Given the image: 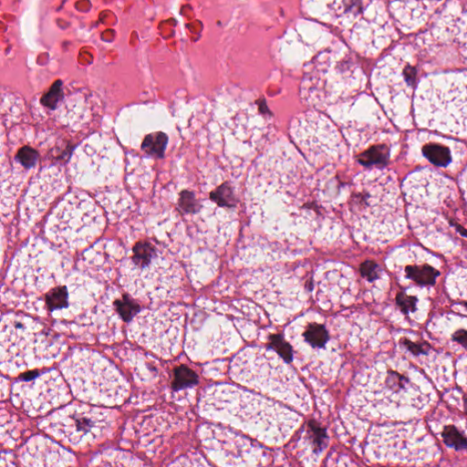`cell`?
Here are the masks:
<instances>
[{
	"label": "cell",
	"instance_id": "cell-31",
	"mask_svg": "<svg viewBox=\"0 0 467 467\" xmlns=\"http://www.w3.org/2000/svg\"><path fill=\"white\" fill-rule=\"evenodd\" d=\"M304 341L312 348H323L328 343L329 335L322 323L309 322L303 331Z\"/></svg>",
	"mask_w": 467,
	"mask_h": 467
},
{
	"label": "cell",
	"instance_id": "cell-29",
	"mask_svg": "<svg viewBox=\"0 0 467 467\" xmlns=\"http://www.w3.org/2000/svg\"><path fill=\"white\" fill-rule=\"evenodd\" d=\"M90 464L94 465H142L133 455L121 451L107 450L96 456Z\"/></svg>",
	"mask_w": 467,
	"mask_h": 467
},
{
	"label": "cell",
	"instance_id": "cell-42",
	"mask_svg": "<svg viewBox=\"0 0 467 467\" xmlns=\"http://www.w3.org/2000/svg\"><path fill=\"white\" fill-rule=\"evenodd\" d=\"M362 275L369 281L379 277V268L373 262H366L361 265Z\"/></svg>",
	"mask_w": 467,
	"mask_h": 467
},
{
	"label": "cell",
	"instance_id": "cell-13",
	"mask_svg": "<svg viewBox=\"0 0 467 467\" xmlns=\"http://www.w3.org/2000/svg\"><path fill=\"white\" fill-rule=\"evenodd\" d=\"M416 62L411 47L399 45L377 63L371 76L373 92L383 109L397 125L404 128L411 125Z\"/></svg>",
	"mask_w": 467,
	"mask_h": 467
},
{
	"label": "cell",
	"instance_id": "cell-1",
	"mask_svg": "<svg viewBox=\"0 0 467 467\" xmlns=\"http://www.w3.org/2000/svg\"><path fill=\"white\" fill-rule=\"evenodd\" d=\"M246 202L253 223L282 241L310 238L323 219L308 171L289 145L277 144L257 161L247 181Z\"/></svg>",
	"mask_w": 467,
	"mask_h": 467
},
{
	"label": "cell",
	"instance_id": "cell-38",
	"mask_svg": "<svg viewBox=\"0 0 467 467\" xmlns=\"http://www.w3.org/2000/svg\"><path fill=\"white\" fill-rule=\"evenodd\" d=\"M118 314L124 319L130 320L138 311V306L129 298L118 299L116 301Z\"/></svg>",
	"mask_w": 467,
	"mask_h": 467
},
{
	"label": "cell",
	"instance_id": "cell-47",
	"mask_svg": "<svg viewBox=\"0 0 467 467\" xmlns=\"http://www.w3.org/2000/svg\"><path fill=\"white\" fill-rule=\"evenodd\" d=\"M466 306H467V304H466Z\"/></svg>",
	"mask_w": 467,
	"mask_h": 467
},
{
	"label": "cell",
	"instance_id": "cell-21",
	"mask_svg": "<svg viewBox=\"0 0 467 467\" xmlns=\"http://www.w3.org/2000/svg\"><path fill=\"white\" fill-rule=\"evenodd\" d=\"M69 399L68 389L55 369L18 381L12 389L14 404L30 416L45 414Z\"/></svg>",
	"mask_w": 467,
	"mask_h": 467
},
{
	"label": "cell",
	"instance_id": "cell-25",
	"mask_svg": "<svg viewBox=\"0 0 467 467\" xmlns=\"http://www.w3.org/2000/svg\"><path fill=\"white\" fill-rule=\"evenodd\" d=\"M314 281L317 295L332 304L348 302L355 292V275L349 267L342 264L320 265Z\"/></svg>",
	"mask_w": 467,
	"mask_h": 467
},
{
	"label": "cell",
	"instance_id": "cell-33",
	"mask_svg": "<svg viewBox=\"0 0 467 467\" xmlns=\"http://www.w3.org/2000/svg\"><path fill=\"white\" fill-rule=\"evenodd\" d=\"M447 287L451 296L467 297V267L453 269L447 278Z\"/></svg>",
	"mask_w": 467,
	"mask_h": 467
},
{
	"label": "cell",
	"instance_id": "cell-45",
	"mask_svg": "<svg viewBox=\"0 0 467 467\" xmlns=\"http://www.w3.org/2000/svg\"><path fill=\"white\" fill-rule=\"evenodd\" d=\"M463 54L467 61V20H465L464 31H463Z\"/></svg>",
	"mask_w": 467,
	"mask_h": 467
},
{
	"label": "cell",
	"instance_id": "cell-22",
	"mask_svg": "<svg viewBox=\"0 0 467 467\" xmlns=\"http://www.w3.org/2000/svg\"><path fill=\"white\" fill-rule=\"evenodd\" d=\"M201 441L207 454L221 465H262L266 463L265 451L250 440L227 429L204 425Z\"/></svg>",
	"mask_w": 467,
	"mask_h": 467
},
{
	"label": "cell",
	"instance_id": "cell-3",
	"mask_svg": "<svg viewBox=\"0 0 467 467\" xmlns=\"http://www.w3.org/2000/svg\"><path fill=\"white\" fill-rule=\"evenodd\" d=\"M344 214L354 237L370 245L392 242L406 229L399 186L384 170L367 171L354 179Z\"/></svg>",
	"mask_w": 467,
	"mask_h": 467
},
{
	"label": "cell",
	"instance_id": "cell-30",
	"mask_svg": "<svg viewBox=\"0 0 467 467\" xmlns=\"http://www.w3.org/2000/svg\"><path fill=\"white\" fill-rule=\"evenodd\" d=\"M422 152L431 162L439 166L445 167L452 161L451 148L443 142H428L423 146Z\"/></svg>",
	"mask_w": 467,
	"mask_h": 467
},
{
	"label": "cell",
	"instance_id": "cell-18",
	"mask_svg": "<svg viewBox=\"0 0 467 467\" xmlns=\"http://www.w3.org/2000/svg\"><path fill=\"white\" fill-rule=\"evenodd\" d=\"M183 314L180 307L164 306L138 314L128 328L129 337L163 358L175 355L182 339Z\"/></svg>",
	"mask_w": 467,
	"mask_h": 467
},
{
	"label": "cell",
	"instance_id": "cell-41",
	"mask_svg": "<svg viewBox=\"0 0 467 467\" xmlns=\"http://www.w3.org/2000/svg\"><path fill=\"white\" fill-rule=\"evenodd\" d=\"M397 302L400 305L402 311L405 313L412 312L415 310L416 299L414 297L400 293L397 296Z\"/></svg>",
	"mask_w": 467,
	"mask_h": 467
},
{
	"label": "cell",
	"instance_id": "cell-34",
	"mask_svg": "<svg viewBox=\"0 0 467 467\" xmlns=\"http://www.w3.org/2000/svg\"><path fill=\"white\" fill-rule=\"evenodd\" d=\"M168 141L167 136L162 132H153L147 135L141 144V148L147 153L154 156H161Z\"/></svg>",
	"mask_w": 467,
	"mask_h": 467
},
{
	"label": "cell",
	"instance_id": "cell-43",
	"mask_svg": "<svg viewBox=\"0 0 467 467\" xmlns=\"http://www.w3.org/2000/svg\"><path fill=\"white\" fill-rule=\"evenodd\" d=\"M453 338H454V340L461 343L462 345L467 346V330H465V329L458 330L453 335Z\"/></svg>",
	"mask_w": 467,
	"mask_h": 467
},
{
	"label": "cell",
	"instance_id": "cell-16",
	"mask_svg": "<svg viewBox=\"0 0 467 467\" xmlns=\"http://www.w3.org/2000/svg\"><path fill=\"white\" fill-rule=\"evenodd\" d=\"M367 445L369 456L379 462L418 463L430 461L436 451L433 441L416 422L375 427Z\"/></svg>",
	"mask_w": 467,
	"mask_h": 467
},
{
	"label": "cell",
	"instance_id": "cell-40",
	"mask_svg": "<svg viewBox=\"0 0 467 467\" xmlns=\"http://www.w3.org/2000/svg\"><path fill=\"white\" fill-rule=\"evenodd\" d=\"M272 345L277 349L282 358L285 359H291L292 350L287 343H285L281 337H273Z\"/></svg>",
	"mask_w": 467,
	"mask_h": 467
},
{
	"label": "cell",
	"instance_id": "cell-27",
	"mask_svg": "<svg viewBox=\"0 0 467 467\" xmlns=\"http://www.w3.org/2000/svg\"><path fill=\"white\" fill-rule=\"evenodd\" d=\"M74 456L47 438L36 436L22 448L20 461L28 466H67Z\"/></svg>",
	"mask_w": 467,
	"mask_h": 467
},
{
	"label": "cell",
	"instance_id": "cell-37",
	"mask_svg": "<svg viewBox=\"0 0 467 467\" xmlns=\"http://www.w3.org/2000/svg\"><path fill=\"white\" fill-rule=\"evenodd\" d=\"M16 159L22 167L30 169L36 164L38 154L33 148L24 146L17 151Z\"/></svg>",
	"mask_w": 467,
	"mask_h": 467
},
{
	"label": "cell",
	"instance_id": "cell-39",
	"mask_svg": "<svg viewBox=\"0 0 467 467\" xmlns=\"http://www.w3.org/2000/svg\"><path fill=\"white\" fill-rule=\"evenodd\" d=\"M60 94V84L57 82L52 87L50 91L43 97V103L48 108H55L59 99Z\"/></svg>",
	"mask_w": 467,
	"mask_h": 467
},
{
	"label": "cell",
	"instance_id": "cell-7",
	"mask_svg": "<svg viewBox=\"0 0 467 467\" xmlns=\"http://www.w3.org/2000/svg\"><path fill=\"white\" fill-rule=\"evenodd\" d=\"M314 18L337 27L354 48L375 57L397 36L381 0H305Z\"/></svg>",
	"mask_w": 467,
	"mask_h": 467
},
{
	"label": "cell",
	"instance_id": "cell-15",
	"mask_svg": "<svg viewBox=\"0 0 467 467\" xmlns=\"http://www.w3.org/2000/svg\"><path fill=\"white\" fill-rule=\"evenodd\" d=\"M115 420V414L109 410L69 405L47 417L40 427L63 443L82 449L103 440Z\"/></svg>",
	"mask_w": 467,
	"mask_h": 467
},
{
	"label": "cell",
	"instance_id": "cell-11",
	"mask_svg": "<svg viewBox=\"0 0 467 467\" xmlns=\"http://www.w3.org/2000/svg\"><path fill=\"white\" fill-rule=\"evenodd\" d=\"M62 352V343L36 321L14 314L1 322L2 370L10 375L46 366Z\"/></svg>",
	"mask_w": 467,
	"mask_h": 467
},
{
	"label": "cell",
	"instance_id": "cell-32",
	"mask_svg": "<svg viewBox=\"0 0 467 467\" xmlns=\"http://www.w3.org/2000/svg\"><path fill=\"white\" fill-rule=\"evenodd\" d=\"M405 273L410 279L420 285L433 284L439 275V272L427 263L408 265Z\"/></svg>",
	"mask_w": 467,
	"mask_h": 467
},
{
	"label": "cell",
	"instance_id": "cell-2",
	"mask_svg": "<svg viewBox=\"0 0 467 467\" xmlns=\"http://www.w3.org/2000/svg\"><path fill=\"white\" fill-rule=\"evenodd\" d=\"M425 379L403 361L386 359L366 368L356 379L350 400L364 415L399 419L415 415L431 401Z\"/></svg>",
	"mask_w": 467,
	"mask_h": 467
},
{
	"label": "cell",
	"instance_id": "cell-10",
	"mask_svg": "<svg viewBox=\"0 0 467 467\" xmlns=\"http://www.w3.org/2000/svg\"><path fill=\"white\" fill-rule=\"evenodd\" d=\"M120 283L133 296L165 300L176 295L182 284L178 264L150 240H140L120 267Z\"/></svg>",
	"mask_w": 467,
	"mask_h": 467
},
{
	"label": "cell",
	"instance_id": "cell-19",
	"mask_svg": "<svg viewBox=\"0 0 467 467\" xmlns=\"http://www.w3.org/2000/svg\"><path fill=\"white\" fill-rule=\"evenodd\" d=\"M290 134L315 166L337 160L345 150L337 128L327 118L317 112L297 116L291 124Z\"/></svg>",
	"mask_w": 467,
	"mask_h": 467
},
{
	"label": "cell",
	"instance_id": "cell-24",
	"mask_svg": "<svg viewBox=\"0 0 467 467\" xmlns=\"http://www.w3.org/2000/svg\"><path fill=\"white\" fill-rule=\"evenodd\" d=\"M66 179L57 167L43 171L31 183L21 208V218L31 226L65 190Z\"/></svg>",
	"mask_w": 467,
	"mask_h": 467
},
{
	"label": "cell",
	"instance_id": "cell-20",
	"mask_svg": "<svg viewBox=\"0 0 467 467\" xmlns=\"http://www.w3.org/2000/svg\"><path fill=\"white\" fill-rule=\"evenodd\" d=\"M120 167L119 148L103 137L94 136L75 151L70 162V174L78 184L98 185L113 180Z\"/></svg>",
	"mask_w": 467,
	"mask_h": 467
},
{
	"label": "cell",
	"instance_id": "cell-17",
	"mask_svg": "<svg viewBox=\"0 0 467 467\" xmlns=\"http://www.w3.org/2000/svg\"><path fill=\"white\" fill-rule=\"evenodd\" d=\"M70 267L68 259L41 241L26 244L15 256L8 277L26 292L40 293L61 282Z\"/></svg>",
	"mask_w": 467,
	"mask_h": 467
},
{
	"label": "cell",
	"instance_id": "cell-44",
	"mask_svg": "<svg viewBox=\"0 0 467 467\" xmlns=\"http://www.w3.org/2000/svg\"><path fill=\"white\" fill-rule=\"evenodd\" d=\"M461 185H462V190L463 192L464 197L467 202V168L464 171V172L462 173V176L461 179Z\"/></svg>",
	"mask_w": 467,
	"mask_h": 467
},
{
	"label": "cell",
	"instance_id": "cell-4",
	"mask_svg": "<svg viewBox=\"0 0 467 467\" xmlns=\"http://www.w3.org/2000/svg\"><path fill=\"white\" fill-rule=\"evenodd\" d=\"M200 412L271 445L285 442L301 420L280 404L230 385L208 388L201 398Z\"/></svg>",
	"mask_w": 467,
	"mask_h": 467
},
{
	"label": "cell",
	"instance_id": "cell-6",
	"mask_svg": "<svg viewBox=\"0 0 467 467\" xmlns=\"http://www.w3.org/2000/svg\"><path fill=\"white\" fill-rule=\"evenodd\" d=\"M402 190L410 224L420 240L437 250L452 249L457 244L454 233L465 234L452 220L457 199L453 183L433 170L422 169L407 177Z\"/></svg>",
	"mask_w": 467,
	"mask_h": 467
},
{
	"label": "cell",
	"instance_id": "cell-36",
	"mask_svg": "<svg viewBox=\"0 0 467 467\" xmlns=\"http://www.w3.org/2000/svg\"><path fill=\"white\" fill-rule=\"evenodd\" d=\"M442 438L444 442L456 450L467 447V440L465 437L452 425L446 426L442 431Z\"/></svg>",
	"mask_w": 467,
	"mask_h": 467
},
{
	"label": "cell",
	"instance_id": "cell-12",
	"mask_svg": "<svg viewBox=\"0 0 467 467\" xmlns=\"http://www.w3.org/2000/svg\"><path fill=\"white\" fill-rule=\"evenodd\" d=\"M74 396L92 404L114 406L124 401L129 384L107 358L89 349H75L61 363Z\"/></svg>",
	"mask_w": 467,
	"mask_h": 467
},
{
	"label": "cell",
	"instance_id": "cell-8",
	"mask_svg": "<svg viewBox=\"0 0 467 467\" xmlns=\"http://www.w3.org/2000/svg\"><path fill=\"white\" fill-rule=\"evenodd\" d=\"M417 123L446 134L467 136V71L423 78L413 99Z\"/></svg>",
	"mask_w": 467,
	"mask_h": 467
},
{
	"label": "cell",
	"instance_id": "cell-23",
	"mask_svg": "<svg viewBox=\"0 0 467 467\" xmlns=\"http://www.w3.org/2000/svg\"><path fill=\"white\" fill-rule=\"evenodd\" d=\"M100 291L93 280L75 274L67 278V285L52 287L46 294V305L50 311L68 317L91 304Z\"/></svg>",
	"mask_w": 467,
	"mask_h": 467
},
{
	"label": "cell",
	"instance_id": "cell-28",
	"mask_svg": "<svg viewBox=\"0 0 467 467\" xmlns=\"http://www.w3.org/2000/svg\"><path fill=\"white\" fill-rule=\"evenodd\" d=\"M175 421L169 415L158 414L145 418L138 425L136 439L140 448L150 449L161 444L164 438L171 434Z\"/></svg>",
	"mask_w": 467,
	"mask_h": 467
},
{
	"label": "cell",
	"instance_id": "cell-9",
	"mask_svg": "<svg viewBox=\"0 0 467 467\" xmlns=\"http://www.w3.org/2000/svg\"><path fill=\"white\" fill-rule=\"evenodd\" d=\"M231 377L240 384L308 412V393L295 371L275 353L263 348H248L232 361Z\"/></svg>",
	"mask_w": 467,
	"mask_h": 467
},
{
	"label": "cell",
	"instance_id": "cell-5",
	"mask_svg": "<svg viewBox=\"0 0 467 467\" xmlns=\"http://www.w3.org/2000/svg\"><path fill=\"white\" fill-rule=\"evenodd\" d=\"M347 46L333 35L305 44L291 62H306L304 100L327 108L362 89L366 78Z\"/></svg>",
	"mask_w": 467,
	"mask_h": 467
},
{
	"label": "cell",
	"instance_id": "cell-14",
	"mask_svg": "<svg viewBox=\"0 0 467 467\" xmlns=\"http://www.w3.org/2000/svg\"><path fill=\"white\" fill-rule=\"evenodd\" d=\"M100 209L85 193L69 192L49 216L46 234L62 248L76 250L93 241L102 231Z\"/></svg>",
	"mask_w": 467,
	"mask_h": 467
},
{
	"label": "cell",
	"instance_id": "cell-26",
	"mask_svg": "<svg viewBox=\"0 0 467 467\" xmlns=\"http://www.w3.org/2000/svg\"><path fill=\"white\" fill-rule=\"evenodd\" d=\"M445 0H389V11L396 26L404 33L418 30Z\"/></svg>",
	"mask_w": 467,
	"mask_h": 467
},
{
	"label": "cell",
	"instance_id": "cell-35",
	"mask_svg": "<svg viewBox=\"0 0 467 467\" xmlns=\"http://www.w3.org/2000/svg\"><path fill=\"white\" fill-rule=\"evenodd\" d=\"M197 382L196 374L185 366H180L174 370V378L172 380V388L174 389H181L189 387Z\"/></svg>",
	"mask_w": 467,
	"mask_h": 467
},
{
	"label": "cell",
	"instance_id": "cell-46",
	"mask_svg": "<svg viewBox=\"0 0 467 467\" xmlns=\"http://www.w3.org/2000/svg\"><path fill=\"white\" fill-rule=\"evenodd\" d=\"M464 404H465V409L467 410V400H465Z\"/></svg>",
	"mask_w": 467,
	"mask_h": 467
}]
</instances>
